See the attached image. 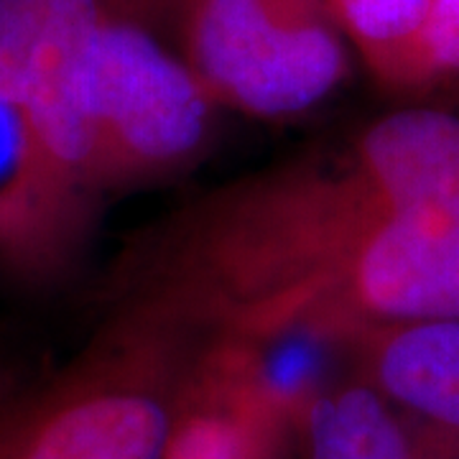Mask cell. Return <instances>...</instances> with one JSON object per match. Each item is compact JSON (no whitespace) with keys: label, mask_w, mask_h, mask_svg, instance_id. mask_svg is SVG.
<instances>
[{"label":"cell","mask_w":459,"mask_h":459,"mask_svg":"<svg viewBox=\"0 0 459 459\" xmlns=\"http://www.w3.org/2000/svg\"><path fill=\"white\" fill-rule=\"evenodd\" d=\"M21 395H23V391L16 388L8 377L0 373V439H3L5 429L11 424V416H13V411H16Z\"/></svg>","instance_id":"13"},{"label":"cell","mask_w":459,"mask_h":459,"mask_svg":"<svg viewBox=\"0 0 459 459\" xmlns=\"http://www.w3.org/2000/svg\"><path fill=\"white\" fill-rule=\"evenodd\" d=\"M299 459H459V434L403 411L352 376L304 394Z\"/></svg>","instance_id":"9"},{"label":"cell","mask_w":459,"mask_h":459,"mask_svg":"<svg viewBox=\"0 0 459 459\" xmlns=\"http://www.w3.org/2000/svg\"><path fill=\"white\" fill-rule=\"evenodd\" d=\"M355 377L395 406L459 434V319H403L342 337Z\"/></svg>","instance_id":"8"},{"label":"cell","mask_w":459,"mask_h":459,"mask_svg":"<svg viewBox=\"0 0 459 459\" xmlns=\"http://www.w3.org/2000/svg\"><path fill=\"white\" fill-rule=\"evenodd\" d=\"M181 36L212 102L258 117L309 110L350 69L329 0H189Z\"/></svg>","instance_id":"4"},{"label":"cell","mask_w":459,"mask_h":459,"mask_svg":"<svg viewBox=\"0 0 459 459\" xmlns=\"http://www.w3.org/2000/svg\"><path fill=\"white\" fill-rule=\"evenodd\" d=\"M87 98L98 195L192 159L207 138L214 105L184 59L148 29L113 16L105 18L90 59Z\"/></svg>","instance_id":"5"},{"label":"cell","mask_w":459,"mask_h":459,"mask_svg":"<svg viewBox=\"0 0 459 459\" xmlns=\"http://www.w3.org/2000/svg\"><path fill=\"white\" fill-rule=\"evenodd\" d=\"M429 0H329L344 39L373 77L394 90H413V47Z\"/></svg>","instance_id":"10"},{"label":"cell","mask_w":459,"mask_h":459,"mask_svg":"<svg viewBox=\"0 0 459 459\" xmlns=\"http://www.w3.org/2000/svg\"><path fill=\"white\" fill-rule=\"evenodd\" d=\"M301 398L258 344L217 340L184 373L161 459H299Z\"/></svg>","instance_id":"7"},{"label":"cell","mask_w":459,"mask_h":459,"mask_svg":"<svg viewBox=\"0 0 459 459\" xmlns=\"http://www.w3.org/2000/svg\"><path fill=\"white\" fill-rule=\"evenodd\" d=\"M105 18L100 0H0V110L16 141L0 258L26 271L62 261L100 197L87 74Z\"/></svg>","instance_id":"2"},{"label":"cell","mask_w":459,"mask_h":459,"mask_svg":"<svg viewBox=\"0 0 459 459\" xmlns=\"http://www.w3.org/2000/svg\"><path fill=\"white\" fill-rule=\"evenodd\" d=\"M459 164V100L380 117L327 161H301L202 204L166 243L146 304L220 340L261 344L388 217Z\"/></svg>","instance_id":"1"},{"label":"cell","mask_w":459,"mask_h":459,"mask_svg":"<svg viewBox=\"0 0 459 459\" xmlns=\"http://www.w3.org/2000/svg\"><path fill=\"white\" fill-rule=\"evenodd\" d=\"M403 319H459V164L388 217L296 314L289 334L340 342Z\"/></svg>","instance_id":"6"},{"label":"cell","mask_w":459,"mask_h":459,"mask_svg":"<svg viewBox=\"0 0 459 459\" xmlns=\"http://www.w3.org/2000/svg\"><path fill=\"white\" fill-rule=\"evenodd\" d=\"M102 8L108 11V16L123 18L138 23L151 31V26L161 23L166 18H179L184 16L189 0H100Z\"/></svg>","instance_id":"12"},{"label":"cell","mask_w":459,"mask_h":459,"mask_svg":"<svg viewBox=\"0 0 459 459\" xmlns=\"http://www.w3.org/2000/svg\"><path fill=\"white\" fill-rule=\"evenodd\" d=\"M189 327L143 304L49 385L23 391L0 459H161L192 352Z\"/></svg>","instance_id":"3"},{"label":"cell","mask_w":459,"mask_h":459,"mask_svg":"<svg viewBox=\"0 0 459 459\" xmlns=\"http://www.w3.org/2000/svg\"><path fill=\"white\" fill-rule=\"evenodd\" d=\"M459 80V0H429L413 47V90Z\"/></svg>","instance_id":"11"}]
</instances>
